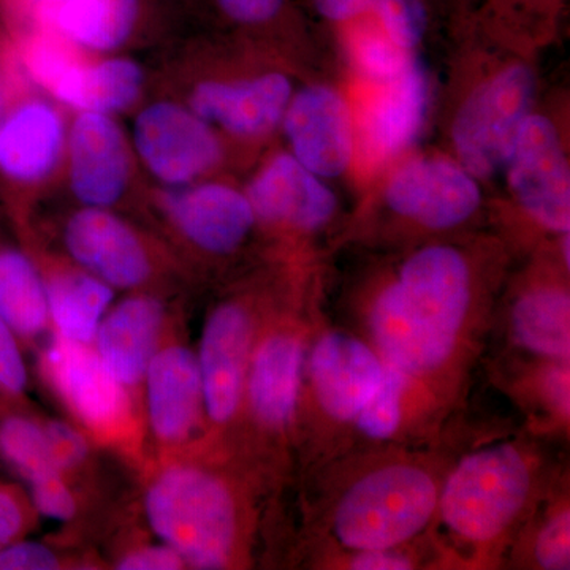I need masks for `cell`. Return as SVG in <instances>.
<instances>
[{
  "instance_id": "1",
  "label": "cell",
  "mask_w": 570,
  "mask_h": 570,
  "mask_svg": "<svg viewBox=\"0 0 570 570\" xmlns=\"http://www.w3.org/2000/svg\"><path fill=\"white\" fill-rule=\"evenodd\" d=\"M142 515L187 569L225 570L246 561L249 515L238 482L219 466L216 449L151 456L140 468Z\"/></svg>"
},
{
  "instance_id": "2",
  "label": "cell",
  "mask_w": 570,
  "mask_h": 570,
  "mask_svg": "<svg viewBox=\"0 0 570 570\" xmlns=\"http://www.w3.org/2000/svg\"><path fill=\"white\" fill-rule=\"evenodd\" d=\"M471 307V275L449 246L419 250L395 283L374 299L370 328L382 358L411 376H426L455 354Z\"/></svg>"
},
{
  "instance_id": "3",
  "label": "cell",
  "mask_w": 570,
  "mask_h": 570,
  "mask_svg": "<svg viewBox=\"0 0 570 570\" xmlns=\"http://www.w3.org/2000/svg\"><path fill=\"white\" fill-rule=\"evenodd\" d=\"M56 245L116 292L181 296L197 277L153 227L112 209L75 206Z\"/></svg>"
},
{
  "instance_id": "4",
  "label": "cell",
  "mask_w": 570,
  "mask_h": 570,
  "mask_svg": "<svg viewBox=\"0 0 570 570\" xmlns=\"http://www.w3.org/2000/svg\"><path fill=\"white\" fill-rule=\"evenodd\" d=\"M70 111L24 81L0 115V208L11 227L40 216L63 184Z\"/></svg>"
},
{
  "instance_id": "5",
  "label": "cell",
  "mask_w": 570,
  "mask_h": 570,
  "mask_svg": "<svg viewBox=\"0 0 570 570\" xmlns=\"http://www.w3.org/2000/svg\"><path fill=\"white\" fill-rule=\"evenodd\" d=\"M45 387L97 449L110 450L140 471L149 459L145 417L132 397L105 367L92 344L51 333L40 348Z\"/></svg>"
},
{
  "instance_id": "6",
  "label": "cell",
  "mask_w": 570,
  "mask_h": 570,
  "mask_svg": "<svg viewBox=\"0 0 570 570\" xmlns=\"http://www.w3.org/2000/svg\"><path fill=\"white\" fill-rule=\"evenodd\" d=\"M151 89L186 105L225 137L258 140L283 122L292 82L283 71L223 75L213 71L181 43L165 59Z\"/></svg>"
},
{
  "instance_id": "7",
  "label": "cell",
  "mask_w": 570,
  "mask_h": 570,
  "mask_svg": "<svg viewBox=\"0 0 570 570\" xmlns=\"http://www.w3.org/2000/svg\"><path fill=\"white\" fill-rule=\"evenodd\" d=\"M135 217L163 236L195 276L206 262L238 253L257 225L245 190L217 178L183 187L148 181Z\"/></svg>"
},
{
  "instance_id": "8",
  "label": "cell",
  "mask_w": 570,
  "mask_h": 570,
  "mask_svg": "<svg viewBox=\"0 0 570 570\" xmlns=\"http://www.w3.org/2000/svg\"><path fill=\"white\" fill-rule=\"evenodd\" d=\"M439 489L414 464H389L356 480L337 502L333 532L344 549H400L436 513Z\"/></svg>"
},
{
  "instance_id": "9",
  "label": "cell",
  "mask_w": 570,
  "mask_h": 570,
  "mask_svg": "<svg viewBox=\"0 0 570 570\" xmlns=\"http://www.w3.org/2000/svg\"><path fill=\"white\" fill-rule=\"evenodd\" d=\"M532 469L517 445L497 444L469 453L439 494L445 527L469 542L501 538L527 508Z\"/></svg>"
},
{
  "instance_id": "10",
  "label": "cell",
  "mask_w": 570,
  "mask_h": 570,
  "mask_svg": "<svg viewBox=\"0 0 570 570\" xmlns=\"http://www.w3.org/2000/svg\"><path fill=\"white\" fill-rule=\"evenodd\" d=\"M148 181L116 116L70 111L62 187L75 204L135 217Z\"/></svg>"
},
{
  "instance_id": "11",
  "label": "cell",
  "mask_w": 570,
  "mask_h": 570,
  "mask_svg": "<svg viewBox=\"0 0 570 570\" xmlns=\"http://www.w3.org/2000/svg\"><path fill=\"white\" fill-rule=\"evenodd\" d=\"M132 116L135 153L142 174L157 186L216 179L227 163V137L178 100L156 94Z\"/></svg>"
},
{
  "instance_id": "12",
  "label": "cell",
  "mask_w": 570,
  "mask_h": 570,
  "mask_svg": "<svg viewBox=\"0 0 570 570\" xmlns=\"http://www.w3.org/2000/svg\"><path fill=\"white\" fill-rule=\"evenodd\" d=\"M142 417L149 459L186 452L205 442L204 382L197 352L187 343L179 314L146 371Z\"/></svg>"
},
{
  "instance_id": "13",
  "label": "cell",
  "mask_w": 570,
  "mask_h": 570,
  "mask_svg": "<svg viewBox=\"0 0 570 570\" xmlns=\"http://www.w3.org/2000/svg\"><path fill=\"white\" fill-rule=\"evenodd\" d=\"M261 316L246 296H227L208 311L198 343L204 382L205 445H219L243 414L247 366Z\"/></svg>"
},
{
  "instance_id": "14",
  "label": "cell",
  "mask_w": 570,
  "mask_h": 570,
  "mask_svg": "<svg viewBox=\"0 0 570 570\" xmlns=\"http://www.w3.org/2000/svg\"><path fill=\"white\" fill-rule=\"evenodd\" d=\"M534 92L530 67L512 66L471 94L452 130L464 170L490 178L508 165L521 124L530 116Z\"/></svg>"
},
{
  "instance_id": "15",
  "label": "cell",
  "mask_w": 570,
  "mask_h": 570,
  "mask_svg": "<svg viewBox=\"0 0 570 570\" xmlns=\"http://www.w3.org/2000/svg\"><path fill=\"white\" fill-rule=\"evenodd\" d=\"M13 230L39 272L52 333L75 343L92 344L100 321L115 302V288L55 245L39 217Z\"/></svg>"
},
{
  "instance_id": "16",
  "label": "cell",
  "mask_w": 570,
  "mask_h": 570,
  "mask_svg": "<svg viewBox=\"0 0 570 570\" xmlns=\"http://www.w3.org/2000/svg\"><path fill=\"white\" fill-rule=\"evenodd\" d=\"M171 298L179 296L127 292L119 302H112L94 336L97 355L141 412L146 371L179 314Z\"/></svg>"
},
{
  "instance_id": "17",
  "label": "cell",
  "mask_w": 570,
  "mask_h": 570,
  "mask_svg": "<svg viewBox=\"0 0 570 570\" xmlns=\"http://www.w3.org/2000/svg\"><path fill=\"white\" fill-rule=\"evenodd\" d=\"M305 346L302 333L287 322L258 328L250 354L243 411L269 438L283 436L298 411Z\"/></svg>"
},
{
  "instance_id": "18",
  "label": "cell",
  "mask_w": 570,
  "mask_h": 570,
  "mask_svg": "<svg viewBox=\"0 0 570 570\" xmlns=\"http://www.w3.org/2000/svg\"><path fill=\"white\" fill-rule=\"evenodd\" d=\"M508 167L510 187L532 219L549 230L569 234V165L553 122L543 116H528Z\"/></svg>"
},
{
  "instance_id": "19",
  "label": "cell",
  "mask_w": 570,
  "mask_h": 570,
  "mask_svg": "<svg viewBox=\"0 0 570 570\" xmlns=\"http://www.w3.org/2000/svg\"><path fill=\"white\" fill-rule=\"evenodd\" d=\"M255 224L269 230L314 232L336 212V197L292 154L266 160L245 189Z\"/></svg>"
},
{
  "instance_id": "20",
  "label": "cell",
  "mask_w": 570,
  "mask_h": 570,
  "mask_svg": "<svg viewBox=\"0 0 570 570\" xmlns=\"http://www.w3.org/2000/svg\"><path fill=\"white\" fill-rule=\"evenodd\" d=\"M385 197L400 216L436 230L463 224L480 205L474 176L445 159L404 165L390 179Z\"/></svg>"
},
{
  "instance_id": "21",
  "label": "cell",
  "mask_w": 570,
  "mask_h": 570,
  "mask_svg": "<svg viewBox=\"0 0 570 570\" xmlns=\"http://www.w3.org/2000/svg\"><path fill=\"white\" fill-rule=\"evenodd\" d=\"M292 156L314 175L335 178L346 171L354 153L351 108L326 86H309L292 96L283 118Z\"/></svg>"
},
{
  "instance_id": "22",
  "label": "cell",
  "mask_w": 570,
  "mask_h": 570,
  "mask_svg": "<svg viewBox=\"0 0 570 570\" xmlns=\"http://www.w3.org/2000/svg\"><path fill=\"white\" fill-rule=\"evenodd\" d=\"M384 360L366 343L347 333L318 337L309 356L314 395L325 414L354 422L384 376Z\"/></svg>"
},
{
  "instance_id": "23",
  "label": "cell",
  "mask_w": 570,
  "mask_h": 570,
  "mask_svg": "<svg viewBox=\"0 0 570 570\" xmlns=\"http://www.w3.org/2000/svg\"><path fill=\"white\" fill-rule=\"evenodd\" d=\"M28 24H50L94 56L122 55L156 26L154 0H69Z\"/></svg>"
},
{
  "instance_id": "24",
  "label": "cell",
  "mask_w": 570,
  "mask_h": 570,
  "mask_svg": "<svg viewBox=\"0 0 570 570\" xmlns=\"http://www.w3.org/2000/svg\"><path fill=\"white\" fill-rule=\"evenodd\" d=\"M151 91L142 63L124 55L88 56L71 67L50 97L71 112H99L118 118L137 111Z\"/></svg>"
},
{
  "instance_id": "25",
  "label": "cell",
  "mask_w": 570,
  "mask_h": 570,
  "mask_svg": "<svg viewBox=\"0 0 570 570\" xmlns=\"http://www.w3.org/2000/svg\"><path fill=\"white\" fill-rule=\"evenodd\" d=\"M382 86L384 91L360 118V149L371 164L385 163L404 151L425 122L426 78L417 59H412L400 77Z\"/></svg>"
},
{
  "instance_id": "26",
  "label": "cell",
  "mask_w": 570,
  "mask_h": 570,
  "mask_svg": "<svg viewBox=\"0 0 570 570\" xmlns=\"http://www.w3.org/2000/svg\"><path fill=\"white\" fill-rule=\"evenodd\" d=\"M0 314L9 322L22 347L37 346L51 335L47 298L39 272L0 208Z\"/></svg>"
},
{
  "instance_id": "27",
  "label": "cell",
  "mask_w": 570,
  "mask_h": 570,
  "mask_svg": "<svg viewBox=\"0 0 570 570\" xmlns=\"http://www.w3.org/2000/svg\"><path fill=\"white\" fill-rule=\"evenodd\" d=\"M512 337L524 351L569 362L570 298L564 288L542 287L517 299L510 314Z\"/></svg>"
},
{
  "instance_id": "28",
  "label": "cell",
  "mask_w": 570,
  "mask_h": 570,
  "mask_svg": "<svg viewBox=\"0 0 570 570\" xmlns=\"http://www.w3.org/2000/svg\"><path fill=\"white\" fill-rule=\"evenodd\" d=\"M45 436L50 448L52 463L86 498L94 497L96 485V445L91 439L66 420L43 417Z\"/></svg>"
},
{
  "instance_id": "29",
  "label": "cell",
  "mask_w": 570,
  "mask_h": 570,
  "mask_svg": "<svg viewBox=\"0 0 570 570\" xmlns=\"http://www.w3.org/2000/svg\"><path fill=\"white\" fill-rule=\"evenodd\" d=\"M407 379L397 367L385 363L381 384L354 420L363 436L373 441H387L395 436L403 415L401 404L406 392Z\"/></svg>"
},
{
  "instance_id": "30",
  "label": "cell",
  "mask_w": 570,
  "mask_h": 570,
  "mask_svg": "<svg viewBox=\"0 0 570 570\" xmlns=\"http://www.w3.org/2000/svg\"><path fill=\"white\" fill-rule=\"evenodd\" d=\"M351 51L360 70L379 85L395 80L414 59L406 50L396 47L387 33L371 28L356 29L352 33Z\"/></svg>"
},
{
  "instance_id": "31",
  "label": "cell",
  "mask_w": 570,
  "mask_h": 570,
  "mask_svg": "<svg viewBox=\"0 0 570 570\" xmlns=\"http://www.w3.org/2000/svg\"><path fill=\"white\" fill-rule=\"evenodd\" d=\"M100 566L107 569L102 561L75 557L55 543L36 542L28 538L17 540L0 550V570H97Z\"/></svg>"
},
{
  "instance_id": "32",
  "label": "cell",
  "mask_w": 570,
  "mask_h": 570,
  "mask_svg": "<svg viewBox=\"0 0 570 570\" xmlns=\"http://www.w3.org/2000/svg\"><path fill=\"white\" fill-rule=\"evenodd\" d=\"M373 13L396 47L411 51L423 39L426 10L422 0H381Z\"/></svg>"
},
{
  "instance_id": "33",
  "label": "cell",
  "mask_w": 570,
  "mask_h": 570,
  "mask_svg": "<svg viewBox=\"0 0 570 570\" xmlns=\"http://www.w3.org/2000/svg\"><path fill=\"white\" fill-rule=\"evenodd\" d=\"M39 520L40 513L24 485L0 480V550L28 538Z\"/></svg>"
},
{
  "instance_id": "34",
  "label": "cell",
  "mask_w": 570,
  "mask_h": 570,
  "mask_svg": "<svg viewBox=\"0 0 570 570\" xmlns=\"http://www.w3.org/2000/svg\"><path fill=\"white\" fill-rule=\"evenodd\" d=\"M24 347L6 317L0 314V397L7 403L31 404Z\"/></svg>"
},
{
  "instance_id": "35",
  "label": "cell",
  "mask_w": 570,
  "mask_h": 570,
  "mask_svg": "<svg viewBox=\"0 0 570 570\" xmlns=\"http://www.w3.org/2000/svg\"><path fill=\"white\" fill-rule=\"evenodd\" d=\"M107 569L115 570H187L181 554L164 542H134L112 553Z\"/></svg>"
},
{
  "instance_id": "36",
  "label": "cell",
  "mask_w": 570,
  "mask_h": 570,
  "mask_svg": "<svg viewBox=\"0 0 570 570\" xmlns=\"http://www.w3.org/2000/svg\"><path fill=\"white\" fill-rule=\"evenodd\" d=\"M535 561L546 570L570 568V513L561 509L539 531L534 546Z\"/></svg>"
},
{
  "instance_id": "37",
  "label": "cell",
  "mask_w": 570,
  "mask_h": 570,
  "mask_svg": "<svg viewBox=\"0 0 570 570\" xmlns=\"http://www.w3.org/2000/svg\"><path fill=\"white\" fill-rule=\"evenodd\" d=\"M227 20L243 28H265L283 14L287 0H213Z\"/></svg>"
},
{
  "instance_id": "38",
  "label": "cell",
  "mask_w": 570,
  "mask_h": 570,
  "mask_svg": "<svg viewBox=\"0 0 570 570\" xmlns=\"http://www.w3.org/2000/svg\"><path fill=\"white\" fill-rule=\"evenodd\" d=\"M28 80V75L22 70L13 40H11L10 33L6 31V28L0 24V115H2L11 94L17 91L22 82Z\"/></svg>"
},
{
  "instance_id": "39",
  "label": "cell",
  "mask_w": 570,
  "mask_h": 570,
  "mask_svg": "<svg viewBox=\"0 0 570 570\" xmlns=\"http://www.w3.org/2000/svg\"><path fill=\"white\" fill-rule=\"evenodd\" d=\"M69 0H0V22L7 28L28 24L41 11L55 9Z\"/></svg>"
},
{
  "instance_id": "40",
  "label": "cell",
  "mask_w": 570,
  "mask_h": 570,
  "mask_svg": "<svg viewBox=\"0 0 570 570\" xmlns=\"http://www.w3.org/2000/svg\"><path fill=\"white\" fill-rule=\"evenodd\" d=\"M348 568L355 570H409L414 568V561L397 549L355 551Z\"/></svg>"
},
{
  "instance_id": "41",
  "label": "cell",
  "mask_w": 570,
  "mask_h": 570,
  "mask_svg": "<svg viewBox=\"0 0 570 570\" xmlns=\"http://www.w3.org/2000/svg\"><path fill=\"white\" fill-rule=\"evenodd\" d=\"M381 0H314L322 17L332 21H348L373 13Z\"/></svg>"
},
{
  "instance_id": "42",
  "label": "cell",
  "mask_w": 570,
  "mask_h": 570,
  "mask_svg": "<svg viewBox=\"0 0 570 570\" xmlns=\"http://www.w3.org/2000/svg\"><path fill=\"white\" fill-rule=\"evenodd\" d=\"M543 393L550 401L551 407L569 417V370L568 363L551 367L543 379Z\"/></svg>"
},
{
  "instance_id": "43",
  "label": "cell",
  "mask_w": 570,
  "mask_h": 570,
  "mask_svg": "<svg viewBox=\"0 0 570 570\" xmlns=\"http://www.w3.org/2000/svg\"><path fill=\"white\" fill-rule=\"evenodd\" d=\"M562 255H564L566 265L569 266V234H564V242H562Z\"/></svg>"
},
{
  "instance_id": "44",
  "label": "cell",
  "mask_w": 570,
  "mask_h": 570,
  "mask_svg": "<svg viewBox=\"0 0 570 570\" xmlns=\"http://www.w3.org/2000/svg\"><path fill=\"white\" fill-rule=\"evenodd\" d=\"M0 403H7V401L2 400V397H0Z\"/></svg>"
}]
</instances>
